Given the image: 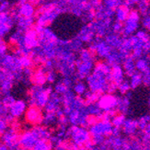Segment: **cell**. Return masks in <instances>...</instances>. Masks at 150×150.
I'll return each mask as SVG.
<instances>
[{"mask_svg":"<svg viewBox=\"0 0 150 150\" xmlns=\"http://www.w3.org/2000/svg\"><path fill=\"white\" fill-rule=\"evenodd\" d=\"M67 136L71 143V149H85V145L91 139L88 128L74 125L67 129Z\"/></svg>","mask_w":150,"mask_h":150,"instance_id":"6da1fadb","label":"cell"},{"mask_svg":"<svg viewBox=\"0 0 150 150\" xmlns=\"http://www.w3.org/2000/svg\"><path fill=\"white\" fill-rule=\"evenodd\" d=\"M88 129L94 144L96 146H100L105 142L108 136L112 134L114 126L110 120H99Z\"/></svg>","mask_w":150,"mask_h":150,"instance_id":"7a4b0ae2","label":"cell"},{"mask_svg":"<svg viewBox=\"0 0 150 150\" xmlns=\"http://www.w3.org/2000/svg\"><path fill=\"white\" fill-rule=\"evenodd\" d=\"M140 12L138 9L131 8L129 16L126 21L123 22V29L122 35L125 38H128L132 36L134 32L137 30L139 22H140Z\"/></svg>","mask_w":150,"mask_h":150,"instance_id":"3957f363","label":"cell"},{"mask_svg":"<svg viewBox=\"0 0 150 150\" xmlns=\"http://www.w3.org/2000/svg\"><path fill=\"white\" fill-rule=\"evenodd\" d=\"M39 139L41 137L38 127L32 126V128L19 135V146L23 149H33Z\"/></svg>","mask_w":150,"mask_h":150,"instance_id":"277c9868","label":"cell"},{"mask_svg":"<svg viewBox=\"0 0 150 150\" xmlns=\"http://www.w3.org/2000/svg\"><path fill=\"white\" fill-rule=\"evenodd\" d=\"M95 63V58H91V59H80V58H78V59H76V75L77 79H86L92 73Z\"/></svg>","mask_w":150,"mask_h":150,"instance_id":"5b68a950","label":"cell"},{"mask_svg":"<svg viewBox=\"0 0 150 150\" xmlns=\"http://www.w3.org/2000/svg\"><path fill=\"white\" fill-rule=\"evenodd\" d=\"M26 122L30 126H37L42 125L44 113L42 112V108L37 105H30L26 110L24 114Z\"/></svg>","mask_w":150,"mask_h":150,"instance_id":"8992f818","label":"cell"},{"mask_svg":"<svg viewBox=\"0 0 150 150\" xmlns=\"http://www.w3.org/2000/svg\"><path fill=\"white\" fill-rule=\"evenodd\" d=\"M119 102V97L114 96L112 93H103L100 100H98V103L103 112H108L117 108Z\"/></svg>","mask_w":150,"mask_h":150,"instance_id":"52a82bcc","label":"cell"},{"mask_svg":"<svg viewBox=\"0 0 150 150\" xmlns=\"http://www.w3.org/2000/svg\"><path fill=\"white\" fill-rule=\"evenodd\" d=\"M96 35L95 30L93 28L92 23H88V25L84 26V28L78 32L77 38L81 40L83 42H92L94 41V37Z\"/></svg>","mask_w":150,"mask_h":150,"instance_id":"ba28073f","label":"cell"},{"mask_svg":"<svg viewBox=\"0 0 150 150\" xmlns=\"http://www.w3.org/2000/svg\"><path fill=\"white\" fill-rule=\"evenodd\" d=\"M125 70L121 67V64H116L112 67L110 72L108 75V81L113 82L116 85H119L123 79H125Z\"/></svg>","mask_w":150,"mask_h":150,"instance_id":"9c48e42d","label":"cell"},{"mask_svg":"<svg viewBox=\"0 0 150 150\" xmlns=\"http://www.w3.org/2000/svg\"><path fill=\"white\" fill-rule=\"evenodd\" d=\"M27 110V104L23 100H16L9 107V113L14 117L15 119H18L19 117L25 114Z\"/></svg>","mask_w":150,"mask_h":150,"instance_id":"30bf717a","label":"cell"},{"mask_svg":"<svg viewBox=\"0 0 150 150\" xmlns=\"http://www.w3.org/2000/svg\"><path fill=\"white\" fill-rule=\"evenodd\" d=\"M35 8H34V5L30 3V2H23L21 3V6L18 8V11L16 14L19 17H28V18H31L35 15Z\"/></svg>","mask_w":150,"mask_h":150,"instance_id":"8fae6325","label":"cell"},{"mask_svg":"<svg viewBox=\"0 0 150 150\" xmlns=\"http://www.w3.org/2000/svg\"><path fill=\"white\" fill-rule=\"evenodd\" d=\"M31 80L34 85H43L47 82V71L43 67L37 69L35 72L32 73L31 75Z\"/></svg>","mask_w":150,"mask_h":150,"instance_id":"7c38bea8","label":"cell"},{"mask_svg":"<svg viewBox=\"0 0 150 150\" xmlns=\"http://www.w3.org/2000/svg\"><path fill=\"white\" fill-rule=\"evenodd\" d=\"M122 68L125 70V75L129 77L137 71L135 67V59L131 54L127 56L125 59L122 61Z\"/></svg>","mask_w":150,"mask_h":150,"instance_id":"4fadbf2b","label":"cell"},{"mask_svg":"<svg viewBox=\"0 0 150 150\" xmlns=\"http://www.w3.org/2000/svg\"><path fill=\"white\" fill-rule=\"evenodd\" d=\"M138 130V121L134 119H126L122 127V131L126 135H134Z\"/></svg>","mask_w":150,"mask_h":150,"instance_id":"5bb4252c","label":"cell"},{"mask_svg":"<svg viewBox=\"0 0 150 150\" xmlns=\"http://www.w3.org/2000/svg\"><path fill=\"white\" fill-rule=\"evenodd\" d=\"M130 11H131V8H130L129 6H127L125 4L121 5L119 8L115 10L116 21H119L123 23L127 19Z\"/></svg>","mask_w":150,"mask_h":150,"instance_id":"9a60e30c","label":"cell"},{"mask_svg":"<svg viewBox=\"0 0 150 150\" xmlns=\"http://www.w3.org/2000/svg\"><path fill=\"white\" fill-rule=\"evenodd\" d=\"M135 67H136V70L139 71V72L142 74L147 72V71L150 69L149 62L144 56L137 58V59L135 60Z\"/></svg>","mask_w":150,"mask_h":150,"instance_id":"2e32d148","label":"cell"},{"mask_svg":"<svg viewBox=\"0 0 150 150\" xmlns=\"http://www.w3.org/2000/svg\"><path fill=\"white\" fill-rule=\"evenodd\" d=\"M129 97L126 95L125 97H122V98H119V102H118V105H117V110L119 112L123 113V114H126L128 113V110H129Z\"/></svg>","mask_w":150,"mask_h":150,"instance_id":"e0dca14e","label":"cell"},{"mask_svg":"<svg viewBox=\"0 0 150 150\" xmlns=\"http://www.w3.org/2000/svg\"><path fill=\"white\" fill-rule=\"evenodd\" d=\"M73 90H74V92L76 95H78V96H83L88 91V89H87V85L85 84V82L83 81V79H78L74 84Z\"/></svg>","mask_w":150,"mask_h":150,"instance_id":"ac0fdd59","label":"cell"},{"mask_svg":"<svg viewBox=\"0 0 150 150\" xmlns=\"http://www.w3.org/2000/svg\"><path fill=\"white\" fill-rule=\"evenodd\" d=\"M142 83H143V74L140 73L139 71H136L134 75L130 76V84H131L132 89H134L137 87H139Z\"/></svg>","mask_w":150,"mask_h":150,"instance_id":"d6986e66","label":"cell"},{"mask_svg":"<svg viewBox=\"0 0 150 150\" xmlns=\"http://www.w3.org/2000/svg\"><path fill=\"white\" fill-rule=\"evenodd\" d=\"M54 146L53 143L50 139H39L36 145L34 146L35 150H49Z\"/></svg>","mask_w":150,"mask_h":150,"instance_id":"ffe728a7","label":"cell"},{"mask_svg":"<svg viewBox=\"0 0 150 150\" xmlns=\"http://www.w3.org/2000/svg\"><path fill=\"white\" fill-rule=\"evenodd\" d=\"M126 118H125V114L121 113V112H117L112 118V122L114 127H118V128H122L123 123H125Z\"/></svg>","mask_w":150,"mask_h":150,"instance_id":"44dd1931","label":"cell"},{"mask_svg":"<svg viewBox=\"0 0 150 150\" xmlns=\"http://www.w3.org/2000/svg\"><path fill=\"white\" fill-rule=\"evenodd\" d=\"M136 5H137L138 11L141 15L145 16L147 14L149 10V0H138Z\"/></svg>","mask_w":150,"mask_h":150,"instance_id":"7402d4cb","label":"cell"},{"mask_svg":"<svg viewBox=\"0 0 150 150\" xmlns=\"http://www.w3.org/2000/svg\"><path fill=\"white\" fill-rule=\"evenodd\" d=\"M122 4H123L122 0H104L103 1L104 6H106V8H110V9H113V10H116Z\"/></svg>","mask_w":150,"mask_h":150,"instance_id":"603a6c76","label":"cell"},{"mask_svg":"<svg viewBox=\"0 0 150 150\" xmlns=\"http://www.w3.org/2000/svg\"><path fill=\"white\" fill-rule=\"evenodd\" d=\"M132 89L131 88V84H130V81L123 79L119 85H118V90L120 91V93L122 95H125L126 93L129 92V90Z\"/></svg>","mask_w":150,"mask_h":150,"instance_id":"cb8c5ba5","label":"cell"},{"mask_svg":"<svg viewBox=\"0 0 150 150\" xmlns=\"http://www.w3.org/2000/svg\"><path fill=\"white\" fill-rule=\"evenodd\" d=\"M149 122H150V115L143 116L140 118V120H138V130L140 132L144 131Z\"/></svg>","mask_w":150,"mask_h":150,"instance_id":"d4e9b609","label":"cell"},{"mask_svg":"<svg viewBox=\"0 0 150 150\" xmlns=\"http://www.w3.org/2000/svg\"><path fill=\"white\" fill-rule=\"evenodd\" d=\"M68 89H70V88L63 81L60 82V83H58V84H56L55 85V88H54V91H55V92H57L58 94H60V95L64 94Z\"/></svg>","mask_w":150,"mask_h":150,"instance_id":"484cf974","label":"cell"},{"mask_svg":"<svg viewBox=\"0 0 150 150\" xmlns=\"http://www.w3.org/2000/svg\"><path fill=\"white\" fill-rule=\"evenodd\" d=\"M15 101H16L15 99H14V98H13L12 96H10V95H6V96L4 97V99L2 100V104H3L4 106L9 108Z\"/></svg>","mask_w":150,"mask_h":150,"instance_id":"4316f807","label":"cell"},{"mask_svg":"<svg viewBox=\"0 0 150 150\" xmlns=\"http://www.w3.org/2000/svg\"><path fill=\"white\" fill-rule=\"evenodd\" d=\"M122 29H123V23L119 21H116L112 24V31L113 32H116V33H122Z\"/></svg>","mask_w":150,"mask_h":150,"instance_id":"83f0119b","label":"cell"},{"mask_svg":"<svg viewBox=\"0 0 150 150\" xmlns=\"http://www.w3.org/2000/svg\"><path fill=\"white\" fill-rule=\"evenodd\" d=\"M135 35L137 36L140 39V40H142L143 42H148L150 40V36L146 33V31H144V30H139V31H137L135 33Z\"/></svg>","mask_w":150,"mask_h":150,"instance_id":"f1b7e54d","label":"cell"},{"mask_svg":"<svg viewBox=\"0 0 150 150\" xmlns=\"http://www.w3.org/2000/svg\"><path fill=\"white\" fill-rule=\"evenodd\" d=\"M8 122H6V119L0 118V135H1L4 132H6V130L8 127Z\"/></svg>","mask_w":150,"mask_h":150,"instance_id":"f546056e","label":"cell"},{"mask_svg":"<svg viewBox=\"0 0 150 150\" xmlns=\"http://www.w3.org/2000/svg\"><path fill=\"white\" fill-rule=\"evenodd\" d=\"M55 78H56V76L53 70L47 71V82L54 83L55 81Z\"/></svg>","mask_w":150,"mask_h":150,"instance_id":"4dcf8cb0","label":"cell"},{"mask_svg":"<svg viewBox=\"0 0 150 150\" xmlns=\"http://www.w3.org/2000/svg\"><path fill=\"white\" fill-rule=\"evenodd\" d=\"M6 51V45L5 43V42L2 40V38L0 39V55H3L5 54Z\"/></svg>","mask_w":150,"mask_h":150,"instance_id":"1f68e13d","label":"cell"},{"mask_svg":"<svg viewBox=\"0 0 150 150\" xmlns=\"http://www.w3.org/2000/svg\"><path fill=\"white\" fill-rule=\"evenodd\" d=\"M9 8V5L8 2H2L0 4V12H8Z\"/></svg>","mask_w":150,"mask_h":150,"instance_id":"d6a6232c","label":"cell"},{"mask_svg":"<svg viewBox=\"0 0 150 150\" xmlns=\"http://www.w3.org/2000/svg\"><path fill=\"white\" fill-rule=\"evenodd\" d=\"M147 14H148V15H149V16H150V9H149V10H148V12H147Z\"/></svg>","mask_w":150,"mask_h":150,"instance_id":"836d02e7","label":"cell"},{"mask_svg":"<svg viewBox=\"0 0 150 150\" xmlns=\"http://www.w3.org/2000/svg\"><path fill=\"white\" fill-rule=\"evenodd\" d=\"M149 104H150V100H149Z\"/></svg>","mask_w":150,"mask_h":150,"instance_id":"e575fe53","label":"cell"},{"mask_svg":"<svg viewBox=\"0 0 150 150\" xmlns=\"http://www.w3.org/2000/svg\"><path fill=\"white\" fill-rule=\"evenodd\" d=\"M149 115H150V114H149Z\"/></svg>","mask_w":150,"mask_h":150,"instance_id":"d590c367","label":"cell"}]
</instances>
